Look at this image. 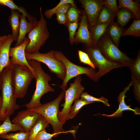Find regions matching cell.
I'll list each match as a JSON object with an SVG mask.
<instances>
[{
    "label": "cell",
    "instance_id": "6da1fadb",
    "mask_svg": "<svg viewBox=\"0 0 140 140\" xmlns=\"http://www.w3.org/2000/svg\"><path fill=\"white\" fill-rule=\"evenodd\" d=\"M13 65L10 64L4 68L0 74V87L2 91V104L0 112V121L13 114L19 108L14 96L11 81Z\"/></svg>",
    "mask_w": 140,
    "mask_h": 140
},
{
    "label": "cell",
    "instance_id": "7a4b0ae2",
    "mask_svg": "<svg viewBox=\"0 0 140 140\" xmlns=\"http://www.w3.org/2000/svg\"><path fill=\"white\" fill-rule=\"evenodd\" d=\"M29 65L36 73V88L30 101L24 106L27 109L37 108L42 104L40 102L41 97L49 92H54V89L48 82L52 80L51 76L43 69L40 62L34 60L28 61Z\"/></svg>",
    "mask_w": 140,
    "mask_h": 140
},
{
    "label": "cell",
    "instance_id": "3957f363",
    "mask_svg": "<svg viewBox=\"0 0 140 140\" xmlns=\"http://www.w3.org/2000/svg\"><path fill=\"white\" fill-rule=\"evenodd\" d=\"M65 95V91L63 90L57 97L52 101L42 104L38 107L29 110L37 113L43 116L52 125L53 130L52 133L60 134L71 132L74 134V131H65L63 125L60 124L58 118L59 105Z\"/></svg>",
    "mask_w": 140,
    "mask_h": 140
},
{
    "label": "cell",
    "instance_id": "277c9868",
    "mask_svg": "<svg viewBox=\"0 0 140 140\" xmlns=\"http://www.w3.org/2000/svg\"><path fill=\"white\" fill-rule=\"evenodd\" d=\"M83 50L88 54L95 67L98 69L97 72L90 79L94 82L97 81L101 77L113 69L126 67L123 64L107 59L96 45L85 46Z\"/></svg>",
    "mask_w": 140,
    "mask_h": 140
},
{
    "label": "cell",
    "instance_id": "5b68a950",
    "mask_svg": "<svg viewBox=\"0 0 140 140\" xmlns=\"http://www.w3.org/2000/svg\"><path fill=\"white\" fill-rule=\"evenodd\" d=\"M33 79H35V76L27 67L13 65L11 81L14 96L16 98H23L25 97Z\"/></svg>",
    "mask_w": 140,
    "mask_h": 140
},
{
    "label": "cell",
    "instance_id": "8992f818",
    "mask_svg": "<svg viewBox=\"0 0 140 140\" xmlns=\"http://www.w3.org/2000/svg\"><path fill=\"white\" fill-rule=\"evenodd\" d=\"M40 17L37 21L32 30L28 34L29 42L27 45L25 52L33 54L39 52L41 47L45 44L49 37L50 33L47 27V23L40 7Z\"/></svg>",
    "mask_w": 140,
    "mask_h": 140
},
{
    "label": "cell",
    "instance_id": "52a82bcc",
    "mask_svg": "<svg viewBox=\"0 0 140 140\" xmlns=\"http://www.w3.org/2000/svg\"><path fill=\"white\" fill-rule=\"evenodd\" d=\"M102 55L108 60L121 63L129 67L134 59L128 56L120 51L106 33L96 45Z\"/></svg>",
    "mask_w": 140,
    "mask_h": 140
},
{
    "label": "cell",
    "instance_id": "ba28073f",
    "mask_svg": "<svg viewBox=\"0 0 140 140\" xmlns=\"http://www.w3.org/2000/svg\"><path fill=\"white\" fill-rule=\"evenodd\" d=\"M54 56L57 60L64 64L65 67L66 74L60 87L64 91L67 89V83L74 77L81 74H85L90 79L97 72L92 68L85 67L75 64L70 61L61 51H54Z\"/></svg>",
    "mask_w": 140,
    "mask_h": 140
},
{
    "label": "cell",
    "instance_id": "9c48e42d",
    "mask_svg": "<svg viewBox=\"0 0 140 140\" xmlns=\"http://www.w3.org/2000/svg\"><path fill=\"white\" fill-rule=\"evenodd\" d=\"M82 81L80 75L76 76L73 82L70 83L69 87L65 91V102L62 105L63 108L58 113V120L63 125L67 120L69 109L73 102L75 99H80L85 89L81 84Z\"/></svg>",
    "mask_w": 140,
    "mask_h": 140
},
{
    "label": "cell",
    "instance_id": "30bf717a",
    "mask_svg": "<svg viewBox=\"0 0 140 140\" xmlns=\"http://www.w3.org/2000/svg\"><path fill=\"white\" fill-rule=\"evenodd\" d=\"M54 50H52L46 53L39 52L30 54L25 52L26 60L28 61L34 60L45 64L51 72L54 73L63 81L65 78L66 70L64 65L56 60L54 56Z\"/></svg>",
    "mask_w": 140,
    "mask_h": 140
},
{
    "label": "cell",
    "instance_id": "8fae6325",
    "mask_svg": "<svg viewBox=\"0 0 140 140\" xmlns=\"http://www.w3.org/2000/svg\"><path fill=\"white\" fill-rule=\"evenodd\" d=\"M86 15L89 29L96 24L100 11L104 5V0H79Z\"/></svg>",
    "mask_w": 140,
    "mask_h": 140
},
{
    "label": "cell",
    "instance_id": "7c38bea8",
    "mask_svg": "<svg viewBox=\"0 0 140 140\" xmlns=\"http://www.w3.org/2000/svg\"><path fill=\"white\" fill-rule=\"evenodd\" d=\"M29 42L28 37H26L23 43L20 45L10 47L9 50L10 62L13 65L26 66L32 72L35 77L36 73L34 69L29 65L26 59L25 53L26 47Z\"/></svg>",
    "mask_w": 140,
    "mask_h": 140
},
{
    "label": "cell",
    "instance_id": "4fadbf2b",
    "mask_svg": "<svg viewBox=\"0 0 140 140\" xmlns=\"http://www.w3.org/2000/svg\"><path fill=\"white\" fill-rule=\"evenodd\" d=\"M79 26L75 35L74 43L75 44L81 43L85 46L94 45L92 39L86 15L84 10H82Z\"/></svg>",
    "mask_w": 140,
    "mask_h": 140
},
{
    "label": "cell",
    "instance_id": "5bb4252c",
    "mask_svg": "<svg viewBox=\"0 0 140 140\" xmlns=\"http://www.w3.org/2000/svg\"><path fill=\"white\" fill-rule=\"evenodd\" d=\"M40 115L37 113L27 109L18 112L12 122L20 125L26 131H29L35 124Z\"/></svg>",
    "mask_w": 140,
    "mask_h": 140
},
{
    "label": "cell",
    "instance_id": "9a60e30c",
    "mask_svg": "<svg viewBox=\"0 0 140 140\" xmlns=\"http://www.w3.org/2000/svg\"><path fill=\"white\" fill-rule=\"evenodd\" d=\"M132 85V82L131 81L127 86L124 88L123 91L119 94L118 98L117 101L119 102L120 104L117 110L111 114L108 115L103 114L102 115L110 117H120L122 115L123 111L127 110L133 111L135 114H139L140 112L139 108H137L135 109H133L130 108V106L127 105L125 102V98L126 97L125 95V94Z\"/></svg>",
    "mask_w": 140,
    "mask_h": 140
},
{
    "label": "cell",
    "instance_id": "2e32d148",
    "mask_svg": "<svg viewBox=\"0 0 140 140\" xmlns=\"http://www.w3.org/2000/svg\"><path fill=\"white\" fill-rule=\"evenodd\" d=\"M13 41L12 34H9L0 46V74L3 70L10 64L9 50Z\"/></svg>",
    "mask_w": 140,
    "mask_h": 140
},
{
    "label": "cell",
    "instance_id": "e0dca14e",
    "mask_svg": "<svg viewBox=\"0 0 140 140\" xmlns=\"http://www.w3.org/2000/svg\"><path fill=\"white\" fill-rule=\"evenodd\" d=\"M26 16L23 13L20 15L19 36L15 46L20 45L23 43L26 34L32 30L37 21L29 22L26 19Z\"/></svg>",
    "mask_w": 140,
    "mask_h": 140
},
{
    "label": "cell",
    "instance_id": "ac0fdd59",
    "mask_svg": "<svg viewBox=\"0 0 140 140\" xmlns=\"http://www.w3.org/2000/svg\"><path fill=\"white\" fill-rule=\"evenodd\" d=\"M20 16V15L19 11L11 10V15L8 19L9 23L12 29V35L14 41L16 42L19 34Z\"/></svg>",
    "mask_w": 140,
    "mask_h": 140
},
{
    "label": "cell",
    "instance_id": "d6986e66",
    "mask_svg": "<svg viewBox=\"0 0 140 140\" xmlns=\"http://www.w3.org/2000/svg\"><path fill=\"white\" fill-rule=\"evenodd\" d=\"M124 30L114 21L110 23L107 29L106 33L118 47L120 37Z\"/></svg>",
    "mask_w": 140,
    "mask_h": 140
},
{
    "label": "cell",
    "instance_id": "ffe728a7",
    "mask_svg": "<svg viewBox=\"0 0 140 140\" xmlns=\"http://www.w3.org/2000/svg\"><path fill=\"white\" fill-rule=\"evenodd\" d=\"M119 9L125 8L133 13L135 18L140 20V5L139 1H134L132 0H118Z\"/></svg>",
    "mask_w": 140,
    "mask_h": 140
},
{
    "label": "cell",
    "instance_id": "44dd1931",
    "mask_svg": "<svg viewBox=\"0 0 140 140\" xmlns=\"http://www.w3.org/2000/svg\"><path fill=\"white\" fill-rule=\"evenodd\" d=\"M111 22L96 24L93 28L89 29L92 41L95 45L97 44L100 38L106 33Z\"/></svg>",
    "mask_w": 140,
    "mask_h": 140
},
{
    "label": "cell",
    "instance_id": "7402d4cb",
    "mask_svg": "<svg viewBox=\"0 0 140 140\" xmlns=\"http://www.w3.org/2000/svg\"><path fill=\"white\" fill-rule=\"evenodd\" d=\"M116 16L117 17L116 23L123 28L131 19L135 18L132 12L127 9L123 8L119 9Z\"/></svg>",
    "mask_w": 140,
    "mask_h": 140
},
{
    "label": "cell",
    "instance_id": "603a6c76",
    "mask_svg": "<svg viewBox=\"0 0 140 140\" xmlns=\"http://www.w3.org/2000/svg\"><path fill=\"white\" fill-rule=\"evenodd\" d=\"M26 131L20 125L12 123L10 118V116L7 117L4 121L3 123L0 125V135L7 134L10 131Z\"/></svg>",
    "mask_w": 140,
    "mask_h": 140
},
{
    "label": "cell",
    "instance_id": "cb8c5ba5",
    "mask_svg": "<svg viewBox=\"0 0 140 140\" xmlns=\"http://www.w3.org/2000/svg\"><path fill=\"white\" fill-rule=\"evenodd\" d=\"M116 14L103 5L100 11L96 24L111 22L114 21Z\"/></svg>",
    "mask_w": 140,
    "mask_h": 140
},
{
    "label": "cell",
    "instance_id": "d4e9b609",
    "mask_svg": "<svg viewBox=\"0 0 140 140\" xmlns=\"http://www.w3.org/2000/svg\"><path fill=\"white\" fill-rule=\"evenodd\" d=\"M0 5L6 6L11 10H17L25 15L29 22H33L36 21V17L29 14L25 8L22 6H19L12 0H0Z\"/></svg>",
    "mask_w": 140,
    "mask_h": 140
},
{
    "label": "cell",
    "instance_id": "484cf974",
    "mask_svg": "<svg viewBox=\"0 0 140 140\" xmlns=\"http://www.w3.org/2000/svg\"><path fill=\"white\" fill-rule=\"evenodd\" d=\"M49 125L48 121L40 115L35 124L30 131V133L28 140H33L38 132L45 130Z\"/></svg>",
    "mask_w": 140,
    "mask_h": 140
},
{
    "label": "cell",
    "instance_id": "4316f807",
    "mask_svg": "<svg viewBox=\"0 0 140 140\" xmlns=\"http://www.w3.org/2000/svg\"><path fill=\"white\" fill-rule=\"evenodd\" d=\"M74 102V104L71 106L70 109L67 120L74 118L79 112L80 110L84 106L94 103L88 102L82 98L75 99Z\"/></svg>",
    "mask_w": 140,
    "mask_h": 140
},
{
    "label": "cell",
    "instance_id": "83f0119b",
    "mask_svg": "<svg viewBox=\"0 0 140 140\" xmlns=\"http://www.w3.org/2000/svg\"><path fill=\"white\" fill-rule=\"evenodd\" d=\"M131 36L140 37V20L134 19L130 26L124 31L121 36Z\"/></svg>",
    "mask_w": 140,
    "mask_h": 140
},
{
    "label": "cell",
    "instance_id": "f1b7e54d",
    "mask_svg": "<svg viewBox=\"0 0 140 140\" xmlns=\"http://www.w3.org/2000/svg\"><path fill=\"white\" fill-rule=\"evenodd\" d=\"M30 133V131L26 132L20 131L14 134H2L0 135V137L8 140H28Z\"/></svg>",
    "mask_w": 140,
    "mask_h": 140
},
{
    "label": "cell",
    "instance_id": "f546056e",
    "mask_svg": "<svg viewBox=\"0 0 140 140\" xmlns=\"http://www.w3.org/2000/svg\"><path fill=\"white\" fill-rule=\"evenodd\" d=\"M132 75L135 79L140 82V52L138 51L133 63L129 67Z\"/></svg>",
    "mask_w": 140,
    "mask_h": 140
},
{
    "label": "cell",
    "instance_id": "4dcf8cb0",
    "mask_svg": "<svg viewBox=\"0 0 140 140\" xmlns=\"http://www.w3.org/2000/svg\"><path fill=\"white\" fill-rule=\"evenodd\" d=\"M82 11H79L77 7L71 5L66 13L68 22H78L80 19Z\"/></svg>",
    "mask_w": 140,
    "mask_h": 140
},
{
    "label": "cell",
    "instance_id": "1f68e13d",
    "mask_svg": "<svg viewBox=\"0 0 140 140\" xmlns=\"http://www.w3.org/2000/svg\"><path fill=\"white\" fill-rule=\"evenodd\" d=\"M68 3L71 4L74 6L76 7L74 0H61L56 6L54 8L46 10L44 13V15L47 19H50L53 15L55 14L57 10L62 5Z\"/></svg>",
    "mask_w": 140,
    "mask_h": 140
},
{
    "label": "cell",
    "instance_id": "d6a6232c",
    "mask_svg": "<svg viewBox=\"0 0 140 140\" xmlns=\"http://www.w3.org/2000/svg\"><path fill=\"white\" fill-rule=\"evenodd\" d=\"M80 97L89 102L95 103L96 102H101L103 103L106 106H110L108 99L104 97H101L99 98L94 97L88 93L87 92H83L81 94Z\"/></svg>",
    "mask_w": 140,
    "mask_h": 140
},
{
    "label": "cell",
    "instance_id": "836d02e7",
    "mask_svg": "<svg viewBox=\"0 0 140 140\" xmlns=\"http://www.w3.org/2000/svg\"><path fill=\"white\" fill-rule=\"evenodd\" d=\"M79 24L78 22H67L65 25L67 26L68 31L69 40L72 45H73L74 43L75 35Z\"/></svg>",
    "mask_w": 140,
    "mask_h": 140
},
{
    "label": "cell",
    "instance_id": "e575fe53",
    "mask_svg": "<svg viewBox=\"0 0 140 140\" xmlns=\"http://www.w3.org/2000/svg\"><path fill=\"white\" fill-rule=\"evenodd\" d=\"M78 54L79 61L87 65L94 69L95 68L88 55L86 53L80 50H78Z\"/></svg>",
    "mask_w": 140,
    "mask_h": 140
},
{
    "label": "cell",
    "instance_id": "d590c367",
    "mask_svg": "<svg viewBox=\"0 0 140 140\" xmlns=\"http://www.w3.org/2000/svg\"><path fill=\"white\" fill-rule=\"evenodd\" d=\"M60 134L47 133L46 130H43L38 132L33 140H51L53 137H56Z\"/></svg>",
    "mask_w": 140,
    "mask_h": 140
},
{
    "label": "cell",
    "instance_id": "8d00e7d4",
    "mask_svg": "<svg viewBox=\"0 0 140 140\" xmlns=\"http://www.w3.org/2000/svg\"><path fill=\"white\" fill-rule=\"evenodd\" d=\"M132 85L133 86L134 92L136 99L140 102V82L135 79L132 76L131 77Z\"/></svg>",
    "mask_w": 140,
    "mask_h": 140
},
{
    "label": "cell",
    "instance_id": "74e56055",
    "mask_svg": "<svg viewBox=\"0 0 140 140\" xmlns=\"http://www.w3.org/2000/svg\"><path fill=\"white\" fill-rule=\"evenodd\" d=\"M104 5L110 10L116 13L119 10L116 0H104Z\"/></svg>",
    "mask_w": 140,
    "mask_h": 140
},
{
    "label": "cell",
    "instance_id": "f35d334b",
    "mask_svg": "<svg viewBox=\"0 0 140 140\" xmlns=\"http://www.w3.org/2000/svg\"><path fill=\"white\" fill-rule=\"evenodd\" d=\"M57 20L59 23L65 26L68 22L66 14L57 13L55 14Z\"/></svg>",
    "mask_w": 140,
    "mask_h": 140
},
{
    "label": "cell",
    "instance_id": "ab89813d",
    "mask_svg": "<svg viewBox=\"0 0 140 140\" xmlns=\"http://www.w3.org/2000/svg\"><path fill=\"white\" fill-rule=\"evenodd\" d=\"M71 5H72L71 4L69 3L64 4L57 10L55 14L57 13L66 14Z\"/></svg>",
    "mask_w": 140,
    "mask_h": 140
},
{
    "label": "cell",
    "instance_id": "60d3db41",
    "mask_svg": "<svg viewBox=\"0 0 140 140\" xmlns=\"http://www.w3.org/2000/svg\"><path fill=\"white\" fill-rule=\"evenodd\" d=\"M7 38V36L4 35L0 36V42L2 41L5 39Z\"/></svg>",
    "mask_w": 140,
    "mask_h": 140
},
{
    "label": "cell",
    "instance_id": "b9f144b4",
    "mask_svg": "<svg viewBox=\"0 0 140 140\" xmlns=\"http://www.w3.org/2000/svg\"><path fill=\"white\" fill-rule=\"evenodd\" d=\"M2 96H1L0 94V112L2 106ZM1 124V123L0 121V125Z\"/></svg>",
    "mask_w": 140,
    "mask_h": 140
},
{
    "label": "cell",
    "instance_id": "7bdbcfd3",
    "mask_svg": "<svg viewBox=\"0 0 140 140\" xmlns=\"http://www.w3.org/2000/svg\"><path fill=\"white\" fill-rule=\"evenodd\" d=\"M4 40H3L1 42H0V46L1 45V44H2V43L3 42V41Z\"/></svg>",
    "mask_w": 140,
    "mask_h": 140
},
{
    "label": "cell",
    "instance_id": "ee69618b",
    "mask_svg": "<svg viewBox=\"0 0 140 140\" xmlns=\"http://www.w3.org/2000/svg\"><path fill=\"white\" fill-rule=\"evenodd\" d=\"M108 140H110L109 139V138H108Z\"/></svg>",
    "mask_w": 140,
    "mask_h": 140
},
{
    "label": "cell",
    "instance_id": "f6af8a7d",
    "mask_svg": "<svg viewBox=\"0 0 140 140\" xmlns=\"http://www.w3.org/2000/svg\"><path fill=\"white\" fill-rule=\"evenodd\" d=\"M0 90H1V88H0Z\"/></svg>",
    "mask_w": 140,
    "mask_h": 140
}]
</instances>
